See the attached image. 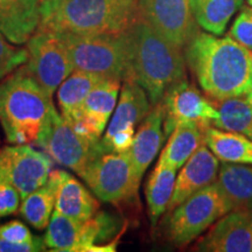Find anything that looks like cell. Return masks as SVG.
Masks as SVG:
<instances>
[{
    "label": "cell",
    "mask_w": 252,
    "mask_h": 252,
    "mask_svg": "<svg viewBox=\"0 0 252 252\" xmlns=\"http://www.w3.org/2000/svg\"><path fill=\"white\" fill-rule=\"evenodd\" d=\"M185 58L209 98L247 96L252 91V52L229 35L200 32L186 47Z\"/></svg>",
    "instance_id": "obj_1"
},
{
    "label": "cell",
    "mask_w": 252,
    "mask_h": 252,
    "mask_svg": "<svg viewBox=\"0 0 252 252\" xmlns=\"http://www.w3.org/2000/svg\"><path fill=\"white\" fill-rule=\"evenodd\" d=\"M124 34L130 61V78L147 93L152 103H160L167 91L186 78L182 49L167 41L143 18L138 17Z\"/></svg>",
    "instance_id": "obj_2"
},
{
    "label": "cell",
    "mask_w": 252,
    "mask_h": 252,
    "mask_svg": "<svg viewBox=\"0 0 252 252\" xmlns=\"http://www.w3.org/2000/svg\"><path fill=\"white\" fill-rule=\"evenodd\" d=\"M36 31L121 34L139 17L138 0H41Z\"/></svg>",
    "instance_id": "obj_3"
},
{
    "label": "cell",
    "mask_w": 252,
    "mask_h": 252,
    "mask_svg": "<svg viewBox=\"0 0 252 252\" xmlns=\"http://www.w3.org/2000/svg\"><path fill=\"white\" fill-rule=\"evenodd\" d=\"M52 104V96L24 65L6 76L0 82V124L8 143H35Z\"/></svg>",
    "instance_id": "obj_4"
},
{
    "label": "cell",
    "mask_w": 252,
    "mask_h": 252,
    "mask_svg": "<svg viewBox=\"0 0 252 252\" xmlns=\"http://www.w3.org/2000/svg\"><path fill=\"white\" fill-rule=\"evenodd\" d=\"M75 70L127 81L130 61L124 34L54 33Z\"/></svg>",
    "instance_id": "obj_5"
},
{
    "label": "cell",
    "mask_w": 252,
    "mask_h": 252,
    "mask_svg": "<svg viewBox=\"0 0 252 252\" xmlns=\"http://www.w3.org/2000/svg\"><path fill=\"white\" fill-rule=\"evenodd\" d=\"M231 210V203L215 181L167 213V241L175 247H187Z\"/></svg>",
    "instance_id": "obj_6"
},
{
    "label": "cell",
    "mask_w": 252,
    "mask_h": 252,
    "mask_svg": "<svg viewBox=\"0 0 252 252\" xmlns=\"http://www.w3.org/2000/svg\"><path fill=\"white\" fill-rule=\"evenodd\" d=\"M99 141L77 132L52 104L34 144L45 151L53 161L81 175L96 158L104 154Z\"/></svg>",
    "instance_id": "obj_7"
},
{
    "label": "cell",
    "mask_w": 252,
    "mask_h": 252,
    "mask_svg": "<svg viewBox=\"0 0 252 252\" xmlns=\"http://www.w3.org/2000/svg\"><path fill=\"white\" fill-rule=\"evenodd\" d=\"M103 202L118 204L137 196L139 184L127 153H104L80 175Z\"/></svg>",
    "instance_id": "obj_8"
},
{
    "label": "cell",
    "mask_w": 252,
    "mask_h": 252,
    "mask_svg": "<svg viewBox=\"0 0 252 252\" xmlns=\"http://www.w3.org/2000/svg\"><path fill=\"white\" fill-rule=\"evenodd\" d=\"M138 11L154 31L181 49L200 33L193 0H138Z\"/></svg>",
    "instance_id": "obj_9"
},
{
    "label": "cell",
    "mask_w": 252,
    "mask_h": 252,
    "mask_svg": "<svg viewBox=\"0 0 252 252\" xmlns=\"http://www.w3.org/2000/svg\"><path fill=\"white\" fill-rule=\"evenodd\" d=\"M27 50L28 61L24 64L25 69L49 96H53L75 70L64 47L54 33L36 31L28 40Z\"/></svg>",
    "instance_id": "obj_10"
},
{
    "label": "cell",
    "mask_w": 252,
    "mask_h": 252,
    "mask_svg": "<svg viewBox=\"0 0 252 252\" xmlns=\"http://www.w3.org/2000/svg\"><path fill=\"white\" fill-rule=\"evenodd\" d=\"M52 167V158L30 145L5 146L0 150V176L18 189L21 200L48 182Z\"/></svg>",
    "instance_id": "obj_11"
},
{
    "label": "cell",
    "mask_w": 252,
    "mask_h": 252,
    "mask_svg": "<svg viewBox=\"0 0 252 252\" xmlns=\"http://www.w3.org/2000/svg\"><path fill=\"white\" fill-rule=\"evenodd\" d=\"M163 108V131L169 135L180 123L190 122L207 128L219 117V111L209 97L202 94L187 78L174 84L167 91L161 102Z\"/></svg>",
    "instance_id": "obj_12"
},
{
    "label": "cell",
    "mask_w": 252,
    "mask_h": 252,
    "mask_svg": "<svg viewBox=\"0 0 252 252\" xmlns=\"http://www.w3.org/2000/svg\"><path fill=\"white\" fill-rule=\"evenodd\" d=\"M194 251H252V210L234 209L217 220L195 243Z\"/></svg>",
    "instance_id": "obj_13"
},
{
    "label": "cell",
    "mask_w": 252,
    "mask_h": 252,
    "mask_svg": "<svg viewBox=\"0 0 252 252\" xmlns=\"http://www.w3.org/2000/svg\"><path fill=\"white\" fill-rule=\"evenodd\" d=\"M119 89L121 80L104 78L88 94L76 118L69 123L81 134L99 140L117 106Z\"/></svg>",
    "instance_id": "obj_14"
},
{
    "label": "cell",
    "mask_w": 252,
    "mask_h": 252,
    "mask_svg": "<svg viewBox=\"0 0 252 252\" xmlns=\"http://www.w3.org/2000/svg\"><path fill=\"white\" fill-rule=\"evenodd\" d=\"M219 171L220 160L203 143L182 166L181 172L176 176L174 191L167 207V213L172 212L196 191L214 184L217 180Z\"/></svg>",
    "instance_id": "obj_15"
},
{
    "label": "cell",
    "mask_w": 252,
    "mask_h": 252,
    "mask_svg": "<svg viewBox=\"0 0 252 252\" xmlns=\"http://www.w3.org/2000/svg\"><path fill=\"white\" fill-rule=\"evenodd\" d=\"M49 180L55 185V210L76 222H84L99 212V203L90 191L65 171L54 169Z\"/></svg>",
    "instance_id": "obj_16"
},
{
    "label": "cell",
    "mask_w": 252,
    "mask_h": 252,
    "mask_svg": "<svg viewBox=\"0 0 252 252\" xmlns=\"http://www.w3.org/2000/svg\"><path fill=\"white\" fill-rule=\"evenodd\" d=\"M165 138L163 108L161 103H158L141 122L137 133L134 134L132 146L127 152L133 166L135 180L139 185L144 173L157 157Z\"/></svg>",
    "instance_id": "obj_17"
},
{
    "label": "cell",
    "mask_w": 252,
    "mask_h": 252,
    "mask_svg": "<svg viewBox=\"0 0 252 252\" xmlns=\"http://www.w3.org/2000/svg\"><path fill=\"white\" fill-rule=\"evenodd\" d=\"M41 0H0V32L15 45L27 43L39 27Z\"/></svg>",
    "instance_id": "obj_18"
},
{
    "label": "cell",
    "mask_w": 252,
    "mask_h": 252,
    "mask_svg": "<svg viewBox=\"0 0 252 252\" xmlns=\"http://www.w3.org/2000/svg\"><path fill=\"white\" fill-rule=\"evenodd\" d=\"M151 106L153 105L143 87L134 81H124L115 113L102 139H109L121 131L135 132V126L146 118Z\"/></svg>",
    "instance_id": "obj_19"
},
{
    "label": "cell",
    "mask_w": 252,
    "mask_h": 252,
    "mask_svg": "<svg viewBox=\"0 0 252 252\" xmlns=\"http://www.w3.org/2000/svg\"><path fill=\"white\" fill-rule=\"evenodd\" d=\"M203 140L220 161L252 165V139L247 135L208 126Z\"/></svg>",
    "instance_id": "obj_20"
},
{
    "label": "cell",
    "mask_w": 252,
    "mask_h": 252,
    "mask_svg": "<svg viewBox=\"0 0 252 252\" xmlns=\"http://www.w3.org/2000/svg\"><path fill=\"white\" fill-rule=\"evenodd\" d=\"M216 182L231 203L232 210H252V166L223 162Z\"/></svg>",
    "instance_id": "obj_21"
},
{
    "label": "cell",
    "mask_w": 252,
    "mask_h": 252,
    "mask_svg": "<svg viewBox=\"0 0 252 252\" xmlns=\"http://www.w3.org/2000/svg\"><path fill=\"white\" fill-rule=\"evenodd\" d=\"M104 77L102 75L94 74L83 70H74L62 82L59 87L58 100L61 115L68 122H72L80 112L84 100Z\"/></svg>",
    "instance_id": "obj_22"
},
{
    "label": "cell",
    "mask_w": 252,
    "mask_h": 252,
    "mask_svg": "<svg viewBox=\"0 0 252 252\" xmlns=\"http://www.w3.org/2000/svg\"><path fill=\"white\" fill-rule=\"evenodd\" d=\"M203 143V131L200 126L190 122L180 123L169 134L159 161L180 169Z\"/></svg>",
    "instance_id": "obj_23"
},
{
    "label": "cell",
    "mask_w": 252,
    "mask_h": 252,
    "mask_svg": "<svg viewBox=\"0 0 252 252\" xmlns=\"http://www.w3.org/2000/svg\"><path fill=\"white\" fill-rule=\"evenodd\" d=\"M176 171L178 169L158 160L156 168L147 180L145 195L152 226H156L162 214L167 212V207L174 191Z\"/></svg>",
    "instance_id": "obj_24"
},
{
    "label": "cell",
    "mask_w": 252,
    "mask_h": 252,
    "mask_svg": "<svg viewBox=\"0 0 252 252\" xmlns=\"http://www.w3.org/2000/svg\"><path fill=\"white\" fill-rule=\"evenodd\" d=\"M212 102L219 111V117L213 122L212 126L247 135L252 139V108L247 96L212 99Z\"/></svg>",
    "instance_id": "obj_25"
},
{
    "label": "cell",
    "mask_w": 252,
    "mask_h": 252,
    "mask_svg": "<svg viewBox=\"0 0 252 252\" xmlns=\"http://www.w3.org/2000/svg\"><path fill=\"white\" fill-rule=\"evenodd\" d=\"M243 7V0H193L198 26L214 35H222L236 12Z\"/></svg>",
    "instance_id": "obj_26"
},
{
    "label": "cell",
    "mask_w": 252,
    "mask_h": 252,
    "mask_svg": "<svg viewBox=\"0 0 252 252\" xmlns=\"http://www.w3.org/2000/svg\"><path fill=\"white\" fill-rule=\"evenodd\" d=\"M55 185L48 180L45 186L32 191L23 198L19 212L33 228L43 230L47 229L49 224L53 216V210L55 209Z\"/></svg>",
    "instance_id": "obj_27"
},
{
    "label": "cell",
    "mask_w": 252,
    "mask_h": 252,
    "mask_svg": "<svg viewBox=\"0 0 252 252\" xmlns=\"http://www.w3.org/2000/svg\"><path fill=\"white\" fill-rule=\"evenodd\" d=\"M28 61L27 48L15 47L0 32V80L8 76Z\"/></svg>",
    "instance_id": "obj_28"
},
{
    "label": "cell",
    "mask_w": 252,
    "mask_h": 252,
    "mask_svg": "<svg viewBox=\"0 0 252 252\" xmlns=\"http://www.w3.org/2000/svg\"><path fill=\"white\" fill-rule=\"evenodd\" d=\"M228 35L252 52V7L250 5H243L230 27Z\"/></svg>",
    "instance_id": "obj_29"
},
{
    "label": "cell",
    "mask_w": 252,
    "mask_h": 252,
    "mask_svg": "<svg viewBox=\"0 0 252 252\" xmlns=\"http://www.w3.org/2000/svg\"><path fill=\"white\" fill-rule=\"evenodd\" d=\"M20 193L11 182L0 176V219L14 214L20 207Z\"/></svg>",
    "instance_id": "obj_30"
},
{
    "label": "cell",
    "mask_w": 252,
    "mask_h": 252,
    "mask_svg": "<svg viewBox=\"0 0 252 252\" xmlns=\"http://www.w3.org/2000/svg\"><path fill=\"white\" fill-rule=\"evenodd\" d=\"M0 237L13 243H27L36 238L20 220H9L0 224Z\"/></svg>",
    "instance_id": "obj_31"
},
{
    "label": "cell",
    "mask_w": 252,
    "mask_h": 252,
    "mask_svg": "<svg viewBox=\"0 0 252 252\" xmlns=\"http://www.w3.org/2000/svg\"><path fill=\"white\" fill-rule=\"evenodd\" d=\"M45 239L36 237L27 243H13L0 237V252H37L45 251Z\"/></svg>",
    "instance_id": "obj_32"
},
{
    "label": "cell",
    "mask_w": 252,
    "mask_h": 252,
    "mask_svg": "<svg viewBox=\"0 0 252 252\" xmlns=\"http://www.w3.org/2000/svg\"><path fill=\"white\" fill-rule=\"evenodd\" d=\"M247 98H248L249 103H250V105H251V108H252V91H250V93L247 94Z\"/></svg>",
    "instance_id": "obj_33"
},
{
    "label": "cell",
    "mask_w": 252,
    "mask_h": 252,
    "mask_svg": "<svg viewBox=\"0 0 252 252\" xmlns=\"http://www.w3.org/2000/svg\"><path fill=\"white\" fill-rule=\"evenodd\" d=\"M248 4H249V5H250V6H251V7H252V0H248Z\"/></svg>",
    "instance_id": "obj_34"
}]
</instances>
